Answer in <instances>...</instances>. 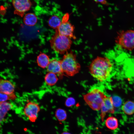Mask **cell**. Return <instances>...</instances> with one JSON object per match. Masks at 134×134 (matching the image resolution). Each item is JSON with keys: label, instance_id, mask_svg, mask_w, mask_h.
I'll return each mask as SVG.
<instances>
[{"label": "cell", "instance_id": "obj_24", "mask_svg": "<svg viewBox=\"0 0 134 134\" xmlns=\"http://www.w3.org/2000/svg\"><path fill=\"white\" fill-rule=\"evenodd\" d=\"M61 134H71L68 132H65L62 133Z\"/></svg>", "mask_w": 134, "mask_h": 134}, {"label": "cell", "instance_id": "obj_18", "mask_svg": "<svg viewBox=\"0 0 134 134\" xmlns=\"http://www.w3.org/2000/svg\"><path fill=\"white\" fill-rule=\"evenodd\" d=\"M61 21L59 17L54 15L50 18L48 20V23L50 27L56 29L60 25Z\"/></svg>", "mask_w": 134, "mask_h": 134}, {"label": "cell", "instance_id": "obj_21", "mask_svg": "<svg viewBox=\"0 0 134 134\" xmlns=\"http://www.w3.org/2000/svg\"><path fill=\"white\" fill-rule=\"evenodd\" d=\"M112 98L114 107H118L121 105L122 100L120 98L118 97L115 96Z\"/></svg>", "mask_w": 134, "mask_h": 134}, {"label": "cell", "instance_id": "obj_20", "mask_svg": "<svg viewBox=\"0 0 134 134\" xmlns=\"http://www.w3.org/2000/svg\"><path fill=\"white\" fill-rule=\"evenodd\" d=\"M0 102L6 101L8 100L14 99L16 98V96L14 93L8 95L0 93Z\"/></svg>", "mask_w": 134, "mask_h": 134}, {"label": "cell", "instance_id": "obj_16", "mask_svg": "<svg viewBox=\"0 0 134 134\" xmlns=\"http://www.w3.org/2000/svg\"><path fill=\"white\" fill-rule=\"evenodd\" d=\"M122 109L126 114L130 115L134 113V102L128 101L125 102L122 106Z\"/></svg>", "mask_w": 134, "mask_h": 134}, {"label": "cell", "instance_id": "obj_2", "mask_svg": "<svg viewBox=\"0 0 134 134\" xmlns=\"http://www.w3.org/2000/svg\"><path fill=\"white\" fill-rule=\"evenodd\" d=\"M60 61L64 74L68 76H73L80 70V65L77 60L76 55L72 51L67 52Z\"/></svg>", "mask_w": 134, "mask_h": 134}, {"label": "cell", "instance_id": "obj_6", "mask_svg": "<svg viewBox=\"0 0 134 134\" xmlns=\"http://www.w3.org/2000/svg\"><path fill=\"white\" fill-rule=\"evenodd\" d=\"M69 17L68 13H66L64 15L60 25L56 29V32L60 34L75 39V37L73 34L74 27L68 21Z\"/></svg>", "mask_w": 134, "mask_h": 134}, {"label": "cell", "instance_id": "obj_11", "mask_svg": "<svg viewBox=\"0 0 134 134\" xmlns=\"http://www.w3.org/2000/svg\"><path fill=\"white\" fill-rule=\"evenodd\" d=\"M15 87L10 81L5 79H0V92L4 94L10 95L14 93Z\"/></svg>", "mask_w": 134, "mask_h": 134}, {"label": "cell", "instance_id": "obj_17", "mask_svg": "<svg viewBox=\"0 0 134 134\" xmlns=\"http://www.w3.org/2000/svg\"><path fill=\"white\" fill-rule=\"evenodd\" d=\"M105 124L108 128L112 130L116 129L118 126L117 119L113 116L108 117L106 120Z\"/></svg>", "mask_w": 134, "mask_h": 134}, {"label": "cell", "instance_id": "obj_23", "mask_svg": "<svg viewBox=\"0 0 134 134\" xmlns=\"http://www.w3.org/2000/svg\"><path fill=\"white\" fill-rule=\"evenodd\" d=\"M95 2L97 3L105 4L107 3L106 0H93Z\"/></svg>", "mask_w": 134, "mask_h": 134}, {"label": "cell", "instance_id": "obj_12", "mask_svg": "<svg viewBox=\"0 0 134 134\" xmlns=\"http://www.w3.org/2000/svg\"><path fill=\"white\" fill-rule=\"evenodd\" d=\"M38 66L43 68H47L50 61L49 56L45 54L41 53L37 56L36 60Z\"/></svg>", "mask_w": 134, "mask_h": 134}, {"label": "cell", "instance_id": "obj_22", "mask_svg": "<svg viewBox=\"0 0 134 134\" xmlns=\"http://www.w3.org/2000/svg\"><path fill=\"white\" fill-rule=\"evenodd\" d=\"M74 103V100L73 98H69L67 100L66 102V105L68 107H70L73 105Z\"/></svg>", "mask_w": 134, "mask_h": 134}, {"label": "cell", "instance_id": "obj_5", "mask_svg": "<svg viewBox=\"0 0 134 134\" xmlns=\"http://www.w3.org/2000/svg\"><path fill=\"white\" fill-rule=\"evenodd\" d=\"M116 42L121 49L127 50L134 49V31L132 30L120 33L116 39Z\"/></svg>", "mask_w": 134, "mask_h": 134}, {"label": "cell", "instance_id": "obj_14", "mask_svg": "<svg viewBox=\"0 0 134 134\" xmlns=\"http://www.w3.org/2000/svg\"><path fill=\"white\" fill-rule=\"evenodd\" d=\"M37 18L36 16L34 13H29L26 14L24 16L23 21L26 25L32 26L34 25L37 23Z\"/></svg>", "mask_w": 134, "mask_h": 134}, {"label": "cell", "instance_id": "obj_15", "mask_svg": "<svg viewBox=\"0 0 134 134\" xmlns=\"http://www.w3.org/2000/svg\"><path fill=\"white\" fill-rule=\"evenodd\" d=\"M58 80L57 75L51 72H48L44 77L45 83L49 86H51L55 85Z\"/></svg>", "mask_w": 134, "mask_h": 134}, {"label": "cell", "instance_id": "obj_1", "mask_svg": "<svg viewBox=\"0 0 134 134\" xmlns=\"http://www.w3.org/2000/svg\"><path fill=\"white\" fill-rule=\"evenodd\" d=\"M113 66L112 63L108 57H97L90 64L89 71L93 77L103 82L109 77Z\"/></svg>", "mask_w": 134, "mask_h": 134}, {"label": "cell", "instance_id": "obj_9", "mask_svg": "<svg viewBox=\"0 0 134 134\" xmlns=\"http://www.w3.org/2000/svg\"><path fill=\"white\" fill-rule=\"evenodd\" d=\"M46 68L48 72L55 73L61 78L64 74L60 61L56 59H53L50 61Z\"/></svg>", "mask_w": 134, "mask_h": 134}, {"label": "cell", "instance_id": "obj_13", "mask_svg": "<svg viewBox=\"0 0 134 134\" xmlns=\"http://www.w3.org/2000/svg\"><path fill=\"white\" fill-rule=\"evenodd\" d=\"M13 107L12 105L10 102L5 101L0 102V121L3 120L7 112Z\"/></svg>", "mask_w": 134, "mask_h": 134}, {"label": "cell", "instance_id": "obj_10", "mask_svg": "<svg viewBox=\"0 0 134 134\" xmlns=\"http://www.w3.org/2000/svg\"><path fill=\"white\" fill-rule=\"evenodd\" d=\"M100 109L101 117L103 119L107 113H114V107L112 97L106 96L104 98Z\"/></svg>", "mask_w": 134, "mask_h": 134}, {"label": "cell", "instance_id": "obj_4", "mask_svg": "<svg viewBox=\"0 0 134 134\" xmlns=\"http://www.w3.org/2000/svg\"><path fill=\"white\" fill-rule=\"evenodd\" d=\"M71 38L56 32L50 40L52 48L54 51L63 54L67 52L70 48L72 41Z\"/></svg>", "mask_w": 134, "mask_h": 134}, {"label": "cell", "instance_id": "obj_3", "mask_svg": "<svg viewBox=\"0 0 134 134\" xmlns=\"http://www.w3.org/2000/svg\"><path fill=\"white\" fill-rule=\"evenodd\" d=\"M106 97L103 92L96 88H92L83 95L86 103L91 109L96 111L101 109L103 100Z\"/></svg>", "mask_w": 134, "mask_h": 134}, {"label": "cell", "instance_id": "obj_19", "mask_svg": "<svg viewBox=\"0 0 134 134\" xmlns=\"http://www.w3.org/2000/svg\"><path fill=\"white\" fill-rule=\"evenodd\" d=\"M55 116L58 120L60 121L65 120L67 117L66 111L63 109L59 108L55 112Z\"/></svg>", "mask_w": 134, "mask_h": 134}, {"label": "cell", "instance_id": "obj_8", "mask_svg": "<svg viewBox=\"0 0 134 134\" xmlns=\"http://www.w3.org/2000/svg\"><path fill=\"white\" fill-rule=\"evenodd\" d=\"M32 0H11L15 9L14 13L23 17L25 12L29 10L32 5Z\"/></svg>", "mask_w": 134, "mask_h": 134}, {"label": "cell", "instance_id": "obj_7", "mask_svg": "<svg viewBox=\"0 0 134 134\" xmlns=\"http://www.w3.org/2000/svg\"><path fill=\"white\" fill-rule=\"evenodd\" d=\"M40 110V107L37 103L33 101H29L25 106L24 113L31 122H34L37 120Z\"/></svg>", "mask_w": 134, "mask_h": 134}]
</instances>
